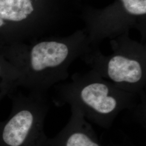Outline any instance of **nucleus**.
<instances>
[{"label":"nucleus","mask_w":146,"mask_h":146,"mask_svg":"<svg viewBox=\"0 0 146 146\" xmlns=\"http://www.w3.org/2000/svg\"><path fill=\"white\" fill-rule=\"evenodd\" d=\"M56 86L55 104L80 110L86 120L109 127L121 111L135 109L140 98L119 88L94 70L74 74L71 81Z\"/></svg>","instance_id":"1"},{"label":"nucleus","mask_w":146,"mask_h":146,"mask_svg":"<svg viewBox=\"0 0 146 146\" xmlns=\"http://www.w3.org/2000/svg\"><path fill=\"white\" fill-rule=\"evenodd\" d=\"M81 47L68 42L47 41L31 47L24 63L15 68L20 87L29 92L47 94L53 86L68 78V67Z\"/></svg>","instance_id":"2"},{"label":"nucleus","mask_w":146,"mask_h":146,"mask_svg":"<svg viewBox=\"0 0 146 146\" xmlns=\"http://www.w3.org/2000/svg\"><path fill=\"white\" fill-rule=\"evenodd\" d=\"M8 97L11 110L0 121V146H44V124L50 104L47 94L16 92Z\"/></svg>","instance_id":"3"},{"label":"nucleus","mask_w":146,"mask_h":146,"mask_svg":"<svg viewBox=\"0 0 146 146\" xmlns=\"http://www.w3.org/2000/svg\"><path fill=\"white\" fill-rule=\"evenodd\" d=\"M93 69L119 88L138 96H146V74L143 50L137 46H122L113 55L96 56Z\"/></svg>","instance_id":"4"},{"label":"nucleus","mask_w":146,"mask_h":146,"mask_svg":"<svg viewBox=\"0 0 146 146\" xmlns=\"http://www.w3.org/2000/svg\"><path fill=\"white\" fill-rule=\"evenodd\" d=\"M33 11L31 0H0V17L2 19L22 21Z\"/></svg>","instance_id":"5"},{"label":"nucleus","mask_w":146,"mask_h":146,"mask_svg":"<svg viewBox=\"0 0 146 146\" xmlns=\"http://www.w3.org/2000/svg\"><path fill=\"white\" fill-rule=\"evenodd\" d=\"M18 87H20L19 74L15 68L7 66L0 62V102Z\"/></svg>","instance_id":"6"},{"label":"nucleus","mask_w":146,"mask_h":146,"mask_svg":"<svg viewBox=\"0 0 146 146\" xmlns=\"http://www.w3.org/2000/svg\"><path fill=\"white\" fill-rule=\"evenodd\" d=\"M123 5L129 14L143 15L146 13V0H121Z\"/></svg>","instance_id":"7"},{"label":"nucleus","mask_w":146,"mask_h":146,"mask_svg":"<svg viewBox=\"0 0 146 146\" xmlns=\"http://www.w3.org/2000/svg\"><path fill=\"white\" fill-rule=\"evenodd\" d=\"M3 24V19L2 18L0 17V27L2 26V25Z\"/></svg>","instance_id":"8"}]
</instances>
